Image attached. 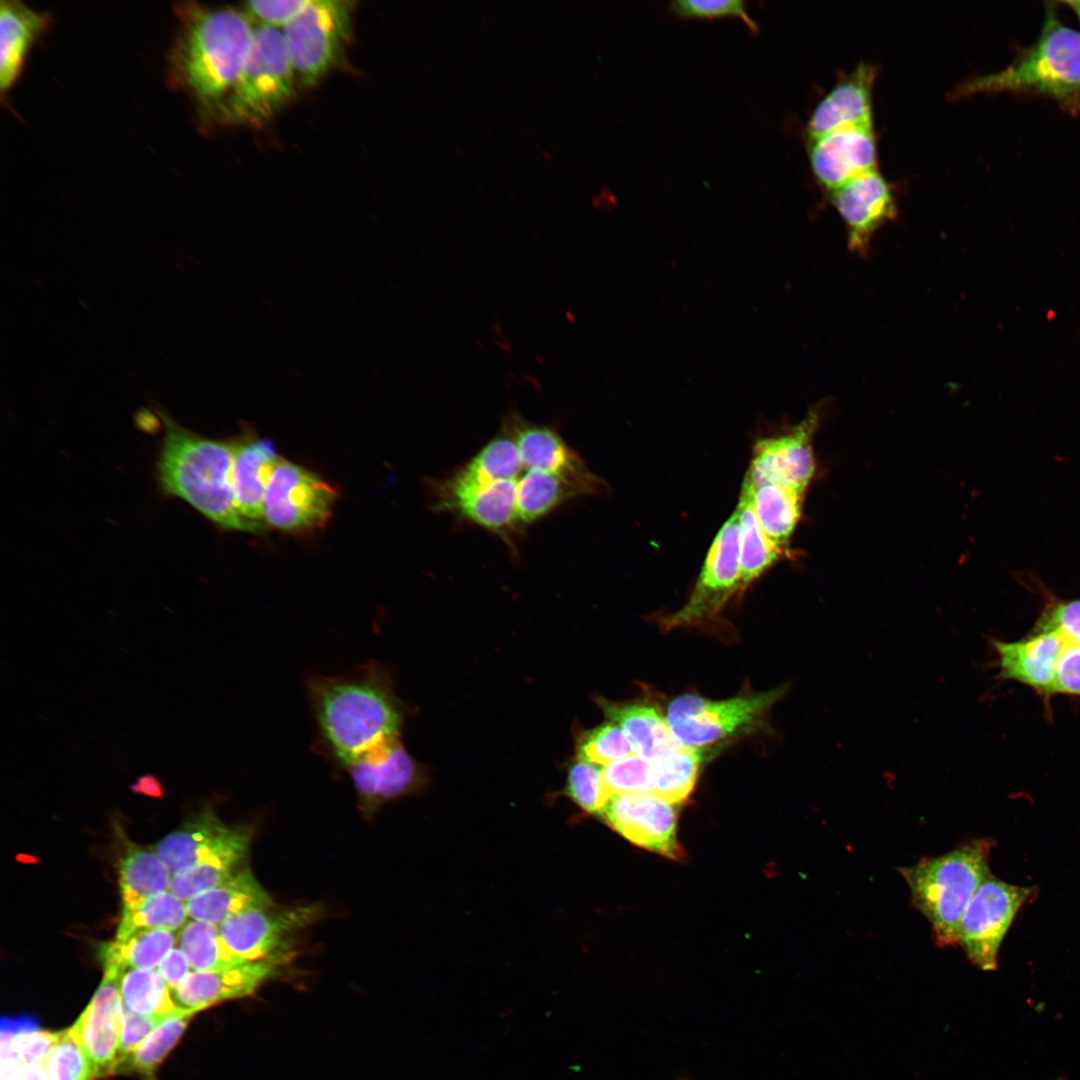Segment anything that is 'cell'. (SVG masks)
<instances>
[{
	"label": "cell",
	"instance_id": "obj_13",
	"mask_svg": "<svg viewBox=\"0 0 1080 1080\" xmlns=\"http://www.w3.org/2000/svg\"><path fill=\"white\" fill-rule=\"evenodd\" d=\"M819 416L813 408L789 432L759 439L743 481L773 483L805 493L815 474L812 439Z\"/></svg>",
	"mask_w": 1080,
	"mask_h": 1080
},
{
	"label": "cell",
	"instance_id": "obj_2",
	"mask_svg": "<svg viewBox=\"0 0 1080 1080\" xmlns=\"http://www.w3.org/2000/svg\"><path fill=\"white\" fill-rule=\"evenodd\" d=\"M306 690L319 746L339 768L400 737L402 708L378 662L334 676L312 674Z\"/></svg>",
	"mask_w": 1080,
	"mask_h": 1080
},
{
	"label": "cell",
	"instance_id": "obj_32",
	"mask_svg": "<svg viewBox=\"0 0 1080 1080\" xmlns=\"http://www.w3.org/2000/svg\"><path fill=\"white\" fill-rule=\"evenodd\" d=\"M122 1005L140 1015H170L181 1009L154 969H126L119 980Z\"/></svg>",
	"mask_w": 1080,
	"mask_h": 1080
},
{
	"label": "cell",
	"instance_id": "obj_43",
	"mask_svg": "<svg viewBox=\"0 0 1080 1080\" xmlns=\"http://www.w3.org/2000/svg\"><path fill=\"white\" fill-rule=\"evenodd\" d=\"M311 0L250 1L242 8L252 23L280 29L296 18Z\"/></svg>",
	"mask_w": 1080,
	"mask_h": 1080
},
{
	"label": "cell",
	"instance_id": "obj_15",
	"mask_svg": "<svg viewBox=\"0 0 1080 1080\" xmlns=\"http://www.w3.org/2000/svg\"><path fill=\"white\" fill-rule=\"evenodd\" d=\"M319 909L300 906L275 910L252 908L226 918L220 934L233 955L244 962L288 952V939L317 918Z\"/></svg>",
	"mask_w": 1080,
	"mask_h": 1080
},
{
	"label": "cell",
	"instance_id": "obj_31",
	"mask_svg": "<svg viewBox=\"0 0 1080 1080\" xmlns=\"http://www.w3.org/2000/svg\"><path fill=\"white\" fill-rule=\"evenodd\" d=\"M177 944L193 971H212L245 963L228 949L219 925L194 919L188 921L177 934Z\"/></svg>",
	"mask_w": 1080,
	"mask_h": 1080
},
{
	"label": "cell",
	"instance_id": "obj_48",
	"mask_svg": "<svg viewBox=\"0 0 1080 1080\" xmlns=\"http://www.w3.org/2000/svg\"><path fill=\"white\" fill-rule=\"evenodd\" d=\"M130 788L137 794L156 798L164 796V789L161 782L157 777L151 774L141 776Z\"/></svg>",
	"mask_w": 1080,
	"mask_h": 1080
},
{
	"label": "cell",
	"instance_id": "obj_49",
	"mask_svg": "<svg viewBox=\"0 0 1080 1080\" xmlns=\"http://www.w3.org/2000/svg\"><path fill=\"white\" fill-rule=\"evenodd\" d=\"M1065 4L1071 7L1080 20V0L1065 1Z\"/></svg>",
	"mask_w": 1080,
	"mask_h": 1080
},
{
	"label": "cell",
	"instance_id": "obj_28",
	"mask_svg": "<svg viewBox=\"0 0 1080 1080\" xmlns=\"http://www.w3.org/2000/svg\"><path fill=\"white\" fill-rule=\"evenodd\" d=\"M175 943L172 931L137 928L117 932L114 940L101 946L100 958L104 970L154 969Z\"/></svg>",
	"mask_w": 1080,
	"mask_h": 1080
},
{
	"label": "cell",
	"instance_id": "obj_4",
	"mask_svg": "<svg viewBox=\"0 0 1080 1080\" xmlns=\"http://www.w3.org/2000/svg\"><path fill=\"white\" fill-rule=\"evenodd\" d=\"M994 841H966L938 856H925L911 866L898 867L910 891L912 905L930 923L934 943L958 945L964 911L981 884L991 875L989 857Z\"/></svg>",
	"mask_w": 1080,
	"mask_h": 1080
},
{
	"label": "cell",
	"instance_id": "obj_42",
	"mask_svg": "<svg viewBox=\"0 0 1080 1080\" xmlns=\"http://www.w3.org/2000/svg\"><path fill=\"white\" fill-rule=\"evenodd\" d=\"M1057 631L1080 644V599L1054 600L1039 617L1034 633Z\"/></svg>",
	"mask_w": 1080,
	"mask_h": 1080
},
{
	"label": "cell",
	"instance_id": "obj_20",
	"mask_svg": "<svg viewBox=\"0 0 1080 1080\" xmlns=\"http://www.w3.org/2000/svg\"><path fill=\"white\" fill-rule=\"evenodd\" d=\"M121 974L104 970L102 982L90 1003L72 1026L93 1064L96 1078L114 1073L118 1062L122 1027Z\"/></svg>",
	"mask_w": 1080,
	"mask_h": 1080
},
{
	"label": "cell",
	"instance_id": "obj_6",
	"mask_svg": "<svg viewBox=\"0 0 1080 1080\" xmlns=\"http://www.w3.org/2000/svg\"><path fill=\"white\" fill-rule=\"evenodd\" d=\"M295 83L283 30L257 25L250 56L219 121L264 124L294 97Z\"/></svg>",
	"mask_w": 1080,
	"mask_h": 1080
},
{
	"label": "cell",
	"instance_id": "obj_41",
	"mask_svg": "<svg viewBox=\"0 0 1080 1080\" xmlns=\"http://www.w3.org/2000/svg\"><path fill=\"white\" fill-rule=\"evenodd\" d=\"M669 9L683 19L737 18L750 31L759 30L758 24L747 12L746 3L741 0H677L669 3Z\"/></svg>",
	"mask_w": 1080,
	"mask_h": 1080
},
{
	"label": "cell",
	"instance_id": "obj_23",
	"mask_svg": "<svg viewBox=\"0 0 1080 1080\" xmlns=\"http://www.w3.org/2000/svg\"><path fill=\"white\" fill-rule=\"evenodd\" d=\"M1067 638L1057 631L1034 633L1027 639L994 640L999 675L1051 694L1056 667Z\"/></svg>",
	"mask_w": 1080,
	"mask_h": 1080
},
{
	"label": "cell",
	"instance_id": "obj_3",
	"mask_svg": "<svg viewBox=\"0 0 1080 1080\" xmlns=\"http://www.w3.org/2000/svg\"><path fill=\"white\" fill-rule=\"evenodd\" d=\"M160 416L165 428L157 463L162 490L225 529L252 532L235 502L232 441L202 437Z\"/></svg>",
	"mask_w": 1080,
	"mask_h": 1080
},
{
	"label": "cell",
	"instance_id": "obj_36",
	"mask_svg": "<svg viewBox=\"0 0 1080 1080\" xmlns=\"http://www.w3.org/2000/svg\"><path fill=\"white\" fill-rule=\"evenodd\" d=\"M48 1080H95L96 1073L74 1030L59 1032L45 1063Z\"/></svg>",
	"mask_w": 1080,
	"mask_h": 1080
},
{
	"label": "cell",
	"instance_id": "obj_12",
	"mask_svg": "<svg viewBox=\"0 0 1080 1080\" xmlns=\"http://www.w3.org/2000/svg\"><path fill=\"white\" fill-rule=\"evenodd\" d=\"M342 769L352 781L358 808L367 820L385 804L416 792L424 782L422 769L400 737Z\"/></svg>",
	"mask_w": 1080,
	"mask_h": 1080
},
{
	"label": "cell",
	"instance_id": "obj_38",
	"mask_svg": "<svg viewBox=\"0 0 1080 1080\" xmlns=\"http://www.w3.org/2000/svg\"><path fill=\"white\" fill-rule=\"evenodd\" d=\"M634 753L624 730L614 722L589 731L578 747L579 758L597 766H606Z\"/></svg>",
	"mask_w": 1080,
	"mask_h": 1080
},
{
	"label": "cell",
	"instance_id": "obj_29",
	"mask_svg": "<svg viewBox=\"0 0 1080 1080\" xmlns=\"http://www.w3.org/2000/svg\"><path fill=\"white\" fill-rule=\"evenodd\" d=\"M735 511L738 516L739 567L743 592L790 551L777 544L763 531L750 499L743 490Z\"/></svg>",
	"mask_w": 1080,
	"mask_h": 1080
},
{
	"label": "cell",
	"instance_id": "obj_1",
	"mask_svg": "<svg viewBox=\"0 0 1080 1080\" xmlns=\"http://www.w3.org/2000/svg\"><path fill=\"white\" fill-rule=\"evenodd\" d=\"M175 14L169 83L191 99L202 117L219 121L250 56L255 26L243 9L231 7L184 2Z\"/></svg>",
	"mask_w": 1080,
	"mask_h": 1080
},
{
	"label": "cell",
	"instance_id": "obj_33",
	"mask_svg": "<svg viewBox=\"0 0 1080 1080\" xmlns=\"http://www.w3.org/2000/svg\"><path fill=\"white\" fill-rule=\"evenodd\" d=\"M701 759L700 750L680 745L652 762V794L675 805L687 800L694 790Z\"/></svg>",
	"mask_w": 1080,
	"mask_h": 1080
},
{
	"label": "cell",
	"instance_id": "obj_14",
	"mask_svg": "<svg viewBox=\"0 0 1080 1080\" xmlns=\"http://www.w3.org/2000/svg\"><path fill=\"white\" fill-rule=\"evenodd\" d=\"M252 832L247 826L227 825L213 811L205 809L159 841L154 851L172 874L215 858L244 861Z\"/></svg>",
	"mask_w": 1080,
	"mask_h": 1080
},
{
	"label": "cell",
	"instance_id": "obj_18",
	"mask_svg": "<svg viewBox=\"0 0 1080 1080\" xmlns=\"http://www.w3.org/2000/svg\"><path fill=\"white\" fill-rule=\"evenodd\" d=\"M288 952L212 970L192 971L172 990L177 1006L199 1012L226 1000L250 996L276 976Z\"/></svg>",
	"mask_w": 1080,
	"mask_h": 1080
},
{
	"label": "cell",
	"instance_id": "obj_17",
	"mask_svg": "<svg viewBox=\"0 0 1080 1080\" xmlns=\"http://www.w3.org/2000/svg\"><path fill=\"white\" fill-rule=\"evenodd\" d=\"M808 157L817 183L829 193L876 170L873 125L850 126L807 140Z\"/></svg>",
	"mask_w": 1080,
	"mask_h": 1080
},
{
	"label": "cell",
	"instance_id": "obj_35",
	"mask_svg": "<svg viewBox=\"0 0 1080 1080\" xmlns=\"http://www.w3.org/2000/svg\"><path fill=\"white\" fill-rule=\"evenodd\" d=\"M189 917L187 902L172 892H161L131 905H123L117 932L137 928L180 930Z\"/></svg>",
	"mask_w": 1080,
	"mask_h": 1080
},
{
	"label": "cell",
	"instance_id": "obj_39",
	"mask_svg": "<svg viewBox=\"0 0 1080 1080\" xmlns=\"http://www.w3.org/2000/svg\"><path fill=\"white\" fill-rule=\"evenodd\" d=\"M566 792L581 809L600 815L611 796L603 781L602 768L581 759L568 771Z\"/></svg>",
	"mask_w": 1080,
	"mask_h": 1080
},
{
	"label": "cell",
	"instance_id": "obj_34",
	"mask_svg": "<svg viewBox=\"0 0 1080 1080\" xmlns=\"http://www.w3.org/2000/svg\"><path fill=\"white\" fill-rule=\"evenodd\" d=\"M197 1012L178 1009L159 1024L149 1036L116 1068L152 1078L157 1067L178 1043L190 1020Z\"/></svg>",
	"mask_w": 1080,
	"mask_h": 1080
},
{
	"label": "cell",
	"instance_id": "obj_47",
	"mask_svg": "<svg viewBox=\"0 0 1080 1080\" xmlns=\"http://www.w3.org/2000/svg\"><path fill=\"white\" fill-rule=\"evenodd\" d=\"M2 1080H48L44 1064L2 1060Z\"/></svg>",
	"mask_w": 1080,
	"mask_h": 1080
},
{
	"label": "cell",
	"instance_id": "obj_11",
	"mask_svg": "<svg viewBox=\"0 0 1080 1080\" xmlns=\"http://www.w3.org/2000/svg\"><path fill=\"white\" fill-rule=\"evenodd\" d=\"M738 532L734 510L716 534L687 601L663 618L661 623L666 630L712 620L741 592Z\"/></svg>",
	"mask_w": 1080,
	"mask_h": 1080
},
{
	"label": "cell",
	"instance_id": "obj_30",
	"mask_svg": "<svg viewBox=\"0 0 1080 1080\" xmlns=\"http://www.w3.org/2000/svg\"><path fill=\"white\" fill-rule=\"evenodd\" d=\"M123 905H131L170 888V871L152 849L130 841L118 864Z\"/></svg>",
	"mask_w": 1080,
	"mask_h": 1080
},
{
	"label": "cell",
	"instance_id": "obj_7",
	"mask_svg": "<svg viewBox=\"0 0 1080 1080\" xmlns=\"http://www.w3.org/2000/svg\"><path fill=\"white\" fill-rule=\"evenodd\" d=\"M788 689L789 686L784 684L725 700L684 694L669 703L665 719L679 744L700 750L753 729Z\"/></svg>",
	"mask_w": 1080,
	"mask_h": 1080
},
{
	"label": "cell",
	"instance_id": "obj_27",
	"mask_svg": "<svg viewBox=\"0 0 1080 1080\" xmlns=\"http://www.w3.org/2000/svg\"><path fill=\"white\" fill-rule=\"evenodd\" d=\"M741 490L747 493L763 531L787 548L801 517L805 493L773 483L751 485L745 481Z\"/></svg>",
	"mask_w": 1080,
	"mask_h": 1080
},
{
	"label": "cell",
	"instance_id": "obj_8",
	"mask_svg": "<svg viewBox=\"0 0 1080 1080\" xmlns=\"http://www.w3.org/2000/svg\"><path fill=\"white\" fill-rule=\"evenodd\" d=\"M353 11V1L311 0L282 29L300 84L315 85L338 63L350 39Z\"/></svg>",
	"mask_w": 1080,
	"mask_h": 1080
},
{
	"label": "cell",
	"instance_id": "obj_21",
	"mask_svg": "<svg viewBox=\"0 0 1080 1080\" xmlns=\"http://www.w3.org/2000/svg\"><path fill=\"white\" fill-rule=\"evenodd\" d=\"M232 486L240 516L258 533L265 529L263 503L272 473L281 459L270 440L245 433L232 441Z\"/></svg>",
	"mask_w": 1080,
	"mask_h": 1080
},
{
	"label": "cell",
	"instance_id": "obj_24",
	"mask_svg": "<svg viewBox=\"0 0 1080 1080\" xmlns=\"http://www.w3.org/2000/svg\"><path fill=\"white\" fill-rule=\"evenodd\" d=\"M50 25V16L19 1H1L0 88L4 95L19 78L34 43Z\"/></svg>",
	"mask_w": 1080,
	"mask_h": 1080
},
{
	"label": "cell",
	"instance_id": "obj_25",
	"mask_svg": "<svg viewBox=\"0 0 1080 1080\" xmlns=\"http://www.w3.org/2000/svg\"><path fill=\"white\" fill-rule=\"evenodd\" d=\"M273 906L270 895L243 865L221 884L187 901L190 918L215 925L248 909Z\"/></svg>",
	"mask_w": 1080,
	"mask_h": 1080
},
{
	"label": "cell",
	"instance_id": "obj_46",
	"mask_svg": "<svg viewBox=\"0 0 1080 1080\" xmlns=\"http://www.w3.org/2000/svg\"><path fill=\"white\" fill-rule=\"evenodd\" d=\"M190 964L179 947H173L159 963L157 972L171 990L175 989L190 973Z\"/></svg>",
	"mask_w": 1080,
	"mask_h": 1080
},
{
	"label": "cell",
	"instance_id": "obj_22",
	"mask_svg": "<svg viewBox=\"0 0 1080 1080\" xmlns=\"http://www.w3.org/2000/svg\"><path fill=\"white\" fill-rule=\"evenodd\" d=\"M876 73L875 65L862 62L839 79L812 110L806 126L808 140L844 127L873 125Z\"/></svg>",
	"mask_w": 1080,
	"mask_h": 1080
},
{
	"label": "cell",
	"instance_id": "obj_37",
	"mask_svg": "<svg viewBox=\"0 0 1080 1080\" xmlns=\"http://www.w3.org/2000/svg\"><path fill=\"white\" fill-rule=\"evenodd\" d=\"M243 861L230 857L215 858L172 874L170 892L188 901L228 879Z\"/></svg>",
	"mask_w": 1080,
	"mask_h": 1080
},
{
	"label": "cell",
	"instance_id": "obj_26",
	"mask_svg": "<svg viewBox=\"0 0 1080 1080\" xmlns=\"http://www.w3.org/2000/svg\"><path fill=\"white\" fill-rule=\"evenodd\" d=\"M611 722L626 733L634 753L655 762L681 744L675 739L661 712L647 703H602Z\"/></svg>",
	"mask_w": 1080,
	"mask_h": 1080
},
{
	"label": "cell",
	"instance_id": "obj_10",
	"mask_svg": "<svg viewBox=\"0 0 1080 1080\" xmlns=\"http://www.w3.org/2000/svg\"><path fill=\"white\" fill-rule=\"evenodd\" d=\"M1031 887L1017 886L993 876L986 879L967 905L959 927V942L970 962L983 971L998 967V953L1006 933Z\"/></svg>",
	"mask_w": 1080,
	"mask_h": 1080
},
{
	"label": "cell",
	"instance_id": "obj_40",
	"mask_svg": "<svg viewBox=\"0 0 1080 1080\" xmlns=\"http://www.w3.org/2000/svg\"><path fill=\"white\" fill-rule=\"evenodd\" d=\"M602 777L611 795L653 793V764L637 754L604 766Z\"/></svg>",
	"mask_w": 1080,
	"mask_h": 1080
},
{
	"label": "cell",
	"instance_id": "obj_16",
	"mask_svg": "<svg viewBox=\"0 0 1080 1080\" xmlns=\"http://www.w3.org/2000/svg\"><path fill=\"white\" fill-rule=\"evenodd\" d=\"M601 816L632 843L674 860L684 857L677 839V810L652 793L612 794Z\"/></svg>",
	"mask_w": 1080,
	"mask_h": 1080
},
{
	"label": "cell",
	"instance_id": "obj_19",
	"mask_svg": "<svg viewBox=\"0 0 1080 1080\" xmlns=\"http://www.w3.org/2000/svg\"><path fill=\"white\" fill-rule=\"evenodd\" d=\"M830 199L847 227L849 249L861 256L873 234L897 216L894 191L877 169L833 190Z\"/></svg>",
	"mask_w": 1080,
	"mask_h": 1080
},
{
	"label": "cell",
	"instance_id": "obj_45",
	"mask_svg": "<svg viewBox=\"0 0 1080 1080\" xmlns=\"http://www.w3.org/2000/svg\"><path fill=\"white\" fill-rule=\"evenodd\" d=\"M1051 693L1080 695V644L1067 642L1059 657Z\"/></svg>",
	"mask_w": 1080,
	"mask_h": 1080
},
{
	"label": "cell",
	"instance_id": "obj_5",
	"mask_svg": "<svg viewBox=\"0 0 1080 1080\" xmlns=\"http://www.w3.org/2000/svg\"><path fill=\"white\" fill-rule=\"evenodd\" d=\"M1033 92L1065 100L1080 92V32L1047 9L1037 41L1006 68L961 83L953 97L980 92Z\"/></svg>",
	"mask_w": 1080,
	"mask_h": 1080
},
{
	"label": "cell",
	"instance_id": "obj_44",
	"mask_svg": "<svg viewBox=\"0 0 1080 1080\" xmlns=\"http://www.w3.org/2000/svg\"><path fill=\"white\" fill-rule=\"evenodd\" d=\"M170 1015H140L122 1005V1027L117 1066Z\"/></svg>",
	"mask_w": 1080,
	"mask_h": 1080
},
{
	"label": "cell",
	"instance_id": "obj_9",
	"mask_svg": "<svg viewBox=\"0 0 1080 1080\" xmlns=\"http://www.w3.org/2000/svg\"><path fill=\"white\" fill-rule=\"evenodd\" d=\"M337 498V490L316 473L281 458L264 497L265 524L288 533L313 532L326 526Z\"/></svg>",
	"mask_w": 1080,
	"mask_h": 1080
}]
</instances>
